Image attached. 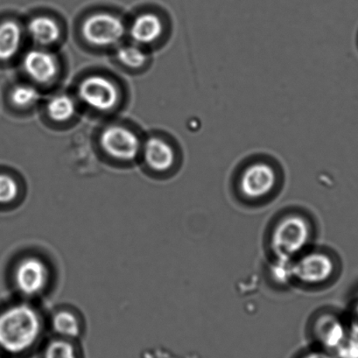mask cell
Here are the masks:
<instances>
[{
	"mask_svg": "<svg viewBox=\"0 0 358 358\" xmlns=\"http://www.w3.org/2000/svg\"><path fill=\"white\" fill-rule=\"evenodd\" d=\"M148 55L137 45H126L118 48L117 59L121 64L130 69H140L148 61Z\"/></svg>",
	"mask_w": 358,
	"mask_h": 358,
	"instance_id": "16",
	"label": "cell"
},
{
	"mask_svg": "<svg viewBox=\"0 0 358 358\" xmlns=\"http://www.w3.org/2000/svg\"><path fill=\"white\" fill-rule=\"evenodd\" d=\"M76 106L74 99L67 95L52 97L47 104V113L51 120L64 122L71 120L76 113Z\"/></svg>",
	"mask_w": 358,
	"mask_h": 358,
	"instance_id": "15",
	"label": "cell"
},
{
	"mask_svg": "<svg viewBox=\"0 0 358 358\" xmlns=\"http://www.w3.org/2000/svg\"><path fill=\"white\" fill-rule=\"evenodd\" d=\"M335 270V263L329 255L322 252H312L301 257L291 267V273L302 282L320 284L328 281Z\"/></svg>",
	"mask_w": 358,
	"mask_h": 358,
	"instance_id": "7",
	"label": "cell"
},
{
	"mask_svg": "<svg viewBox=\"0 0 358 358\" xmlns=\"http://www.w3.org/2000/svg\"><path fill=\"white\" fill-rule=\"evenodd\" d=\"M55 331L64 337H76L80 334V325L76 316L68 311L58 312L53 318Z\"/></svg>",
	"mask_w": 358,
	"mask_h": 358,
	"instance_id": "17",
	"label": "cell"
},
{
	"mask_svg": "<svg viewBox=\"0 0 358 358\" xmlns=\"http://www.w3.org/2000/svg\"><path fill=\"white\" fill-rule=\"evenodd\" d=\"M27 32L34 43L41 46L57 43L62 34L58 23L48 16L34 17L27 24Z\"/></svg>",
	"mask_w": 358,
	"mask_h": 358,
	"instance_id": "13",
	"label": "cell"
},
{
	"mask_svg": "<svg viewBox=\"0 0 358 358\" xmlns=\"http://www.w3.org/2000/svg\"><path fill=\"white\" fill-rule=\"evenodd\" d=\"M99 142L103 150L117 161H133L142 148L140 138L133 131L117 124L106 127Z\"/></svg>",
	"mask_w": 358,
	"mask_h": 358,
	"instance_id": "6",
	"label": "cell"
},
{
	"mask_svg": "<svg viewBox=\"0 0 358 358\" xmlns=\"http://www.w3.org/2000/svg\"><path fill=\"white\" fill-rule=\"evenodd\" d=\"M19 194V186L11 176L0 173V205L12 203Z\"/></svg>",
	"mask_w": 358,
	"mask_h": 358,
	"instance_id": "19",
	"label": "cell"
},
{
	"mask_svg": "<svg viewBox=\"0 0 358 358\" xmlns=\"http://www.w3.org/2000/svg\"><path fill=\"white\" fill-rule=\"evenodd\" d=\"M310 238V227L301 215H291L280 221L274 229L272 245L280 259H289L297 255Z\"/></svg>",
	"mask_w": 358,
	"mask_h": 358,
	"instance_id": "3",
	"label": "cell"
},
{
	"mask_svg": "<svg viewBox=\"0 0 358 358\" xmlns=\"http://www.w3.org/2000/svg\"><path fill=\"white\" fill-rule=\"evenodd\" d=\"M78 95L83 103L100 113L113 110L120 101L117 86L110 79L99 75L83 79L78 87Z\"/></svg>",
	"mask_w": 358,
	"mask_h": 358,
	"instance_id": "5",
	"label": "cell"
},
{
	"mask_svg": "<svg viewBox=\"0 0 358 358\" xmlns=\"http://www.w3.org/2000/svg\"><path fill=\"white\" fill-rule=\"evenodd\" d=\"M143 155L149 168L165 173L175 168L179 154L173 142L161 137L149 138L143 145Z\"/></svg>",
	"mask_w": 358,
	"mask_h": 358,
	"instance_id": "8",
	"label": "cell"
},
{
	"mask_svg": "<svg viewBox=\"0 0 358 358\" xmlns=\"http://www.w3.org/2000/svg\"><path fill=\"white\" fill-rule=\"evenodd\" d=\"M23 68L34 81L48 83L58 73V62L55 55L43 50H34L23 58Z\"/></svg>",
	"mask_w": 358,
	"mask_h": 358,
	"instance_id": "10",
	"label": "cell"
},
{
	"mask_svg": "<svg viewBox=\"0 0 358 358\" xmlns=\"http://www.w3.org/2000/svg\"><path fill=\"white\" fill-rule=\"evenodd\" d=\"M302 358H331L328 356V355L323 354V353H319V352H315V353H310L306 355Z\"/></svg>",
	"mask_w": 358,
	"mask_h": 358,
	"instance_id": "21",
	"label": "cell"
},
{
	"mask_svg": "<svg viewBox=\"0 0 358 358\" xmlns=\"http://www.w3.org/2000/svg\"><path fill=\"white\" fill-rule=\"evenodd\" d=\"M82 34L90 44L97 47H109L123 39L126 26L122 20L113 13H94L83 22Z\"/></svg>",
	"mask_w": 358,
	"mask_h": 358,
	"instance_id": "4",
	"label": "cell"
},
{
	"mask_svg": "<svg viewBox=\"0 0 358 358\" xmlns=\"http://www.w3.org/2000/svg\"><path fill=\"white\" fill-rule=\"evenodd\" d=\"M48 268L41 259L27 258L17 266L15 272L16 287L26 295L40 293L46 286Z\"/></svg>",
	"mask_w": 358,
	"mask_h": 358,
	"instance_id": "9",
	"label": "cell"
},
{
	"mask_svg": "<svg viewBox=\"0 0 358 358\" xmlns=\"http://www.w3.org/2000/svg\"><path fill=\"white\" fill-rule=\"evenodd\" d=\"M45 358H76V354L71 343L67 341L55 340L48 344Z\"/></svg>",
	"mask_w": 358,
	"mask_h": 358,
	"instance_id": "20",
	"label": "cell"
},
{
	"mask_svg": "<svg viewBox=\"0 0 358 358\" xmlns=\"http://www.w3.org/2000/svg\"><path fill=\"white\" fill-rule=\"evenodd\" d=\"M40 99V93L36 87L29 85H18L10 92V101L13 106L26 108L32 106Z\"/></svg>",
	"mask_w": 358,
	"mask_h": 358,
	"instance_id": "18",
	"label": "cell"
},
{
	"mask_svg": "<svg viewBox=\"0 0 358 358\" xmlns=\"http://www.w3.org/2000/svg\"><path fill=\"white\" fill-rule=\"evenodd\" d=\"M318 336L323 345L337 350L347 339L345 327L338 320L331 317L322 319L317 326Z\"/></svg>",
	"mask_w": 358,
	"mask_h": 358,
	"instance_id": "14",
	"label": "cell"
},
{
	"mask_svg": "<svg viewBox=\"0 0 358 358\" xmlns=\"http://www.w3.org/2000/svg\"><path fill=\"white\" fill-rule=\"evenodd\" d=\"M22 43V27L13 20L0 22V62L15 57Z\"/></svg>",
	"mask_w": 358,
	"mask_h": 358,
	"instance_id": "12",
	"label": "cell"
},
{
	"mask_svg": "<svg viewBox=\"0 0 358 358\" xmlns=\"http://www.w3.org/2000/svg\"><path fill=\"white\" fill-rule=\"evenodd\" d=\"M280 173L279 163L272 156H250L238 173L239 190L250 199L268 196L277 185Z\"/></svg>",
	"mask_w": 358,
	"mask_h": 358,
	"instance_id": "2",
	"label": "cell"
},
{
	"mask_svg": "<svg viewBox=\"0 0 358 358\" xmlns=\"http://www.w3.org/2000/svg\"><path fill=\"white\" fill-rule=\"evenodd\" d=\"M164 23L155 13L138 15L130 27V36L138 44H151L158 41L164 33Z\"/></svg>",
	"mask_w": 358,
	"mask_h": 358,
	"instance_id": "11",
	"label": "cell"
},
{
	"mask_svg": "<svg viewBox=\"0 0 358 358\" xmlns=\"http://www.w3.org/2000/svg\"><path fill=\"white\" fill-rule=\"evenodd\" d=\"M37 312L29 305L12 306L0 312V349L19 354L29 350L41 333Z\"/></svg>",
	"mask_w": 358,
	"mask_h": 358,
	"instance_id": "1",
	"label": "cell"
}]
</instances>
